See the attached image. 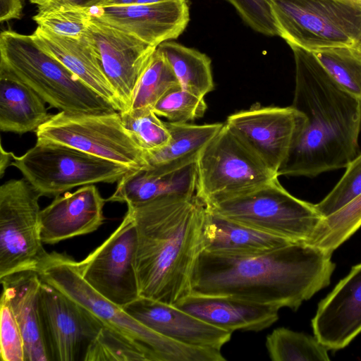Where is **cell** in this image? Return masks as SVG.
I'll list each match as a JSON object with an SVG mask.
<instances>
[{"label": "cell", "mask_w": 361, "mask_h": 361, "mask_svg": "<svg viewBox=\"0 0 361 361\" xmlns=\"http://www.w3.org/2000/svg\"><path fill=\"white\" fill-rule=\"evenodd\" d=\"M331 256L301 243L246 255L202 250L192 271L190 294L234 296L297 310L329 285L336 267Z\"/></svg>", "instance_id": "1"}, {"label": "cell", "mask_w": 361, "mask_h": 361, "mask_svg": "<svg viewBox=\"0 0 361 361\" xmlns=\"http://www.w3.org/2000/svg\"><path fill=\"white\" fill-rule=\"evenodd\" d=\"M289 46L295 65L291 106L303 120L278 176L313 178L346 168L360 154L361 101L344 90L312 51Z\"/></svg>", "instance_id": "2"}, {"label": "cell", "mask_w": 361, "mask_h": 361, "mask_svg": "<svg viewBox=\"0 0 361 361\" xmlns=\"http://www.w3.org/2000/svg\"><path fill=\"white\" fill-rule=\"evenodd\" d=\"M127 212L137 231L140 296L176 305L190 294L193 269L204 250V204L195 195L153 200Z\"/></svg>", "instance_id": "3"}, {"label": "cell", "mask_w": 361, "mask_h": 361, "mask_svg": "<svg viewBox=\"0 0 361 361\" xmlns=\"http://www.w3.org/2000/svg\"><path fill=\"white\" fill-rule=\"evenodd\" d=\"M36 271L42 281L74 300L103 324L140 346L149 361H223L221 351L190 346L150 329L123 308L103 297L82 277L78 262L56 252L48 253Z\"/></svg>", "instance_id": "4"}, {"label": "cell", "mask_w": 361, "mask_h": 361, "mask_svg": "<svg viewBox=\"0 0 361 361\" xmlns=\"http://www.w3.org/2000/svg\"><path fill=\"white\" fill-rule=\"evenodd\" d=\"M0 67L60 111L92 114L118 111L59 61L42 49L32 35L11 30L1 32Z\"/></svg>", "instance_id": "5"}, {"label": "cell", "mask_w": 361, "mask_h": 361, "mask_svg": "<svg viewBox=\"0 0 361 361\" xmlns=\"http://www.w3.org/2000/svg\"><path fill=\"white\" fill-rule=\"evenodd\" d=\"M222 217L293 243L314 245L324 217L315 204L289 193L279 177L248 192L205 204Z\"/></svg>", "instance_id": "6"}, {"label": "cell", "mask_w": 361, "mask_h": 361, "mask_svg": "<svg viewBox=\"0 0 361 361\" xmlns=\"http://www.w3.org/2000/svg\"><path fill=\"white\" fill-rule=\"evenodd\" d=\"M279 36L312 51L361 43V0H270Z\"/></svg>", "instance_id": "7"}, {"label": "cell", "mask_w": 361, "mask_h": 361, "mask_svg": "<svg viewBox=\"0 0 361 361\" xmlns=\"http://www.w3.org/2000/svg\"><path fill=\"white\" fill-rule=\"evenodd\" d=\"M195 164L196 196L204 205L279 177L226 123L202 149Z\"/></svg>", "instance_id": "8"}, {"label": "cell", "mask_w": 361, "mask_h": 361, "mask_svg": "<svg viewBox=\"0 0 361 361\" xmlns=\"http://www.w3.org/2000/svg\"><path fill=\"white\" fill-rule=\"evenodd\" d=\"M11 166L18 169L41 196L49 197L76 187L114 183L134 170L68 146L38 141L23 155L13 154Z\"/></svg>", "instance_id": "9"}, {"label": "cell", "mask_w": 361, "mask_h": 361, "mask_svg": "<svg viewBox=\"0 0 361 361\" xmlns=\"http://www.w3.org/2000/svg\"><path fill=\"white\" fill-rule=\"evenodd\" d=\"M37 141L68 146L131 169L146 167L145 152L125 128L121 113L51 116L36 130Z\"/></svg>", "instance_id": "10"}, {"label": "cell", "mask_w": 361, "mask_h": 361, "mask_svg": "<svg viewBox=\"0 0 361 361\" xmlns=\"http://www.w3.org/2000/svg\"><path fill=\"white\" fill-rule=\"evenodd\" d=\"M40 197L25 178L0 187V279L36 271L48 254L40 237Z\"/></svg>", "instance_id": "11"}, {"label": "cell", "mask_w": 361, "mask_h": 361, "mask_svg": "<svg viewBox=\"0 0 361 361\" xmlns=\"http://www.w3.org/2000/svg\"><path fill=\"white\" fill-rule=\"evenodd\" d=\"M136 250V228L126 212L108 238L78 262L81 276L100 295L123 308L140 297Z\"/></svg>", "instance_id": "12"}, {"label": "cell", "mask_w": 361, "mask_h": 361, "mask_svg": "<svg viewBox=\"0 0 361 361\" xmlns=\"http://www.w3.org/2000/svg\"><path fill=\"white\" fill-rule=\"evenodd\" d=\"M38 309L49 361H83L104 324L85 307L42 281Z\"/></svg>", "instance_id": "13"}, {"label": "cell", "mask_w": 361, "mask_h": 361, "mask_svg": "<svg viewBox=\"0 0 361 361\" xmlns=\"http://www.w3.org/2000/svg\"><path fill=\"white\" fill-rule=\"evenodd\" d=\"M87 34L116 93L120 112L128 111L139 80L157 47L93 17Z\"/></svg>", "instance_id": "14"}, {"label": "cell", "mask_w": 361, "mask_h": 361, "mask_svg": "<svg viewBox=\"0 0 361 361\" xmlns=\"http://www.w3.org/2000/svg\"><path fill=\"white\" fill-rule=\"evenodd\" d=\"M302 120L292 106H254L230 115L225 123L278 176Z\"/></svg>", "instance_id": "15"}, {"label": "cell", "mask_w": 361, "mask_h": 361, "mask_svg": "<svg viewBox=\"0 0 361 361\" xmlns=\"http://www.w3.org/2000/svg\"><path fill=\"white\" fill-rule=\"evenodd\" d=\"M89 9L92 17L154 47L178 38L190 20L187 0L143 5L95 6Z\"/></svg>", "instance_id": "16"}, {"label": "cell", "mask_w": 361, "mask_h": 361, "mask_svg": "<svg viewBox=\"0 0 361 361\" xmlns=\"http://www.w3.org/2000/svg\"><path fill=\"white\" fill-rule=\"evenodd\" d=\"M312 326L314 336L334 351L361 332V262L319 302Z\"/></svg>", "instance_id": "17"}, {"label": "cell", "mask_w": 361, "mask_h": 361, "mask_svg": "<svg viewBox=\"0 0 361 361\" xmlns=\"http://www.w3.org/2000/svg\"><path fill=\"white\" fill-rule=\"evenodd\" d=\"M123 309L150 329L190 346L221 350L232 334L173 305L147 298L140 296Z\"/></svg>", "instance_id": "18"}, {"label": "cell", "mask_w": 361, "mask_h": 361, "mask_svg": "<svg viewBox=\"0 0 361 361\" xmlns=\"http://www.w3.org/2000/svg\"><path fill=\"white\" fill-rule=\"evenodd\" d=\"M104 199L95 185L79 188L56 196L41 210L42 242L53 245L97 230L104 223Z\"/></svg>", "instance_id": "19"}, {"label": "cell", "mask_w": 361, "mask_h": 361, "mask_svg": "<svg viewBox=\"0 0 361 361\" xmlns=\"http://www.w3.org/2000/svg\"><path fill=\"white\" fill-rule=\"evenodd\" d=\"M174 306L218 328L259 331L279 319V307L229 295L189 294Z\"/></svg>", "instance_id": "20"}, {"label": "cell", "mask_w": 361, "mask_h": 361, "mask_svg": "<svg viewBox=\"0 0 361 361\" xmlns=\"http://www.w3.org/2000/svg\"><path fill=\"white\" fill-rule=\"evenodd\" d=\"M32 36L42 49L59 61L90 88L121 111L116 93L104 74L97 51L87 32L80 38H73L37 26Z\"/></svg>", "instance_id": "21"}, {"label": "cell", "mask_w": 361, "mask_h": 361, "mask_svg": "<svg viewBox=\"0 0 361 361\" xmlns=\"http://www.w3.org/2000/svg\"><path fill=\"white\" fill-rule=\"evenodd\" d=\"M0 281L1 297L11 307L23 336L25 361H49L39 315L38 296L42 279L38 273L21 271Z\"/></svg>", "instance_id": "22"}, {"label": "cell", "mask_w": 361, "mask_h": 361, "mask_svg": "<svg viewBox=\"0 0 361 361\" xmlns=\"http://www.w3.org/2000/svg\"><path fill=\"white\" fill-rule=\"evenodd\" d=\"M195 163L166 174H158L146 167L132 170L117 182L106 202H125L127 207H134L165 197L194 196Z\"/></svg>", "instance_id": "23"}, {"label": "cell", "mask_w": 361, "mask_h": 361, "mask_svg": "<svg viewBox=\"0 0 361 361\" xmlns=\"http://www.w3.org/2000/svg\"><path fill=\"white\" fill-rule=\"evenodd\" d=\"M202 243L204 250L211 253L246 255L272 250L293 242L222 217L206 209Z\"/></svg>", "instance_id": "24"}, {"label": "cell", "mask_w": 361, "mask_h": 361, "mask_svg": "<svg viewBox=\"0 0 361 361\" xmlns=\"http://www.w3.org/2000/svg\"><path fill=\"white\" fill-rule=\"evenodd\" d=\"M45 102L30 87L0 67V130L24 134L32 132L51 116Z\"/></svg>", "instance_id": "25"}, {"label": "cell", "mask_w": 361, "mask_h": 361, "mask_svg": "<svg viewBox=\"0 0 361 361\" xmlns=\"http://www.w3.org/2000/svg\"><path fill=\"white\" fill-rule=\"evenodd\" d=\"M171 140L164 147L145 152L146 168L158 174H166L195 164L208 142L224 123L203 125L165 121Z\"/></svg>", "instance_id": "26"}, {"label": "cell", "mask_w": 361, "mask_h": 361, "mask_svg": "<svg viewBox=\"0 0 361 361\" xmlns=\"http://www.w3.org/2000/svg\"><path fill=\"white\" fill-rule=\"evenodd\" d=\"M157 48L167 59L183 90L204 98L214 90L212 61L206 54L172 40Z\"/></svg>", "instance_id": "27"}, {"label": "cell", "mask_w": 361, "mask_h": 361, "mask_svg": "<svg viewBox=\"0 0 361 361\" xmlns=\"http://www.w3.org/2000/svg\"><path fill=\"white\" fill-rule=\"evenodd\" d=\"M35 5L32 19L37 26L55 34L73 38L83 37L91 20L89 8L59 0H30Z\"/></svg>", "instance_id": "28"}, {"label": "cell", "mask_w": 361, "mask_h": 361, "mask_svg": "<svg viewBox=\"0 0 361 361\" xmlns=\"http://www.w3.org/2000/svg\"><path fill=\"white\" fill-rule=\"evenodd\" d=\"M266 347L273 361H327L328 348L315 336L281 327L267 336Z\"/></svg>", "instance_id": "29"}, {"label": "cell", "mask_w": 361, "mask_h": 361, "mask_svg": "<svg viewBox=\"0 0 361 361\" xmlns=\"http://www.w3.org/2000/svg\"><path fill=\"white\" fill-rule=\"evenodd\" d=\"M312 52L344 90L361 101V52L357 48L331 47Z\"/></svg>", "instance_id": "30"}, {"label": "cell", "mask_w": 361, "mask_h": 361, "mask_svg": "<svg viewBox=\"0 0 361 361\" xmlns=\"http://www.w3.org/2000/svg\"><path fill=\"white\" fill-rule=\"evenodd\" d=\"M179 86L169 63L157 48L139 80L129 110L152 109L164 94Z\"/></svg>", "instance_id": "31"}, {"label": "cell", "mask_w": 361, "mask_h": 361, "mask_svg": "<svg viewBox=\"0 0 361 361\" xmlns=\"http://www.w3.org/2000/svg\"><path fill=\"white\" fill-rule=\"evenodd\" d=\"M361 226V193L336 212L324 217L314 244L332 255Z\"/></svg>", "instance_id": "32"}, {"label": "cell", "mask_w": 361, "mask_h": 361, "mask_svg": "<svg viewBox=\"0 0 361 361\" xmlns=\"http://www.w3.org/2000/svg\"><path fill=\"white\" fill-rule=\"evenodd\" d=\"M120 113L125 128L144 152L159 149L170 142L171 136L165 121L152 109Z\"/></svg>", "instance_id": "33"}, {"label": "cell", "mask_w": 361, "mask_h": 361, "mask_svg": "<svg viewBox=\"0 0 361 361\" xmlns=\"http://www.w3.org/2000/svg\"><path fill=\"white\" fill-rule=\"evenodd\" d=\"M149 361L135 343L123 334L102 326L89 345L83 361Z\"/></svg>", "instance_id": "34"}, {"label": "cell", "mask_w": 361, "mask_h": 361, "mask_svg": "<svg viewBox=\"0 0 361 361\" xmlns=\"http://www.w3.org/2000/svg\"><path fill=\"white\" fill-rule=\"evenodd\" d=\"M207 109L204 97L185 91L180 86L168 91L152 107L159 117L173 123H186L202 118Z\"/></svg>", "instance_id": "35"}, {"label": "cell", "mask_w": 361, "mask_h": 361, "mask_svg": "<svg viewBox=\"0 0 361 361\" xmlns=\"http://www.w3.org/2000/svg\"><path fill=\"white\" fill-rule=\"evenodd\" d=\"M345 172L316 208L326 217L345 206L361 193V153L345 168Z\"/></svg>", "instance_id": "36"}, {"label": "cell", "mask_w": 361, "mask_h": 361, "mask_svg": "<svg viewBox=\"0 0 361 361\" xmlns=\"http://www.w3.org/2000/svg\"><path fill=\"white\" fill-rule=\"evenodd\" d=\"M0 355L1 361H25L23 336L8 302L1 297Z\"/></svg>", "instance_id": "37"}, {"label": "cell", "mask_w": 361, "mask_h": 361, "mask_svg": "<svg viewBox=\"0 0 361 361\" xmlns=\"http://www.w3.org/2000/svg\"><path fill=\"white\" fill-rule=\"evenodd\" d=\"M254 30L268 36H279L271 13L270 0H226Z\"/></svg>", "instance_id": "38"}, {"label": "cell", "mask_w": 361, "mask_h": 361, "mask_svg": "<svg viewBox=\"0 0 361 361\" xmlns=\"http://www.w3.org/2000/svg\"><path fill=\"white\" fill-rule=\"evenodd\" d=\"M22 13V0H0V22L1 23L20 18Z\"/></svg>", "instance_id": "39"}, {"label": "cell", "mask_w": 361, "mask_h": 361, "mask_svg": "<svg viewBox=\"0 0 361 361\" xmlns=\"http://www.w3.org/2000/svg\"><path fill=\"white\" fill-rule=\"evenodd\" d=\"M169 0H102L98 6H118L129 5H143L159 3Z\"/></svg>", "instance_id": "40"}, {"label": "cell", "mask_w": 361, "mask_h": 361, "mask_svg": "<svg viewBox=\"0 0 361 361\" xmlns=\"http://www.w3.org/2000/svg\"><path fill=\"white\" fill-rule=\"evenodd\" d=\"M13 152H8L1 145V159H0V176L3 177L6 168L11 166L13 161Z\"/></svg>", "instance_id": "41"}, {"label": "cell", "mask_w": 361, "mask_h": 361, "mask_svg": "<svg viewBox=\"0 0 361 361\" xmlns=\"http://www.w3.org/2000/svg\"><path fill=\"white\" fill-rule=\"evenodd\" d=\"M83 8H91L97 5L102 0H59Z\"/></svg>", "instance_id": "42"}, {"label": "cell", "mask_w": 361, "mask_h": 361, "mask_svg": "<svg viewBox=\"0 0 361 361\" xmlns=\"http://www.w3.org/2000/svg\"><path fill=\"white\" fill-rule=\"evenodd\" d=\"M357 49H359V51L361 52V43H360V46H359V47H358Z\"/></svg>", "instance_id": "43"}]
</instances>
